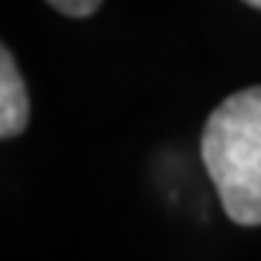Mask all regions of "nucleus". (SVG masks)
Returning a JSON list of instances; mask_svg holds the SVG:
<instances>
[{
  "label": "nucleus",
  "mask_w": 261,
  "mask_h": 261,
  "mask_svg": "<svg viewBox=\"0 0 261 261\" xmlns=\"http://www.w3.org/2000/svg\"><path fill=\"white\" fill-rule=\"evenodd\" d=\"M200 160L226 218L261 226V84L226 96L209 113Z\"/></svg>",
  "instance_id": "1"
},
{
  "label": "nucleus",
  "mask_w": 261,
  "mask_h": 261,
  "mask_svg": "<svg viewBox=\"0 0 261 261\" xmlns=\"http://www.w3.org/2000/svg\"><path fill=\"white\" fill-rule=\"evenodd\" d=\"M32 116V105H29V90L27 82L20 75L12 49H0V137L3 140H15L20 137L29 125Z\"/></svg>",
  "instance_id": "2"
},
{
  "label": "nucleus",
  "mask_w": 261,
  "mask_h": 261,
  "mask_svg": "<svg viewBox=\"0 0 261 261\" xmlns=\"http://www.w3.org/2000/svg\"><path fill=\"white\" fill-rule=\"evenodd\" d=\"M47 3L67 18H90L102 6V0H47Z\"/></svg>",
  "instance_id": "3"
},
{
  "label": "nucleus",
  "mask_w": 261,
  "mask_h": 261,
  "mask_svg": "<svg viewBox=\"0 0 261 261\" xmlns=\"http://www.w3.org/2000/svg\"><path fill=\"white\" fill-rule=\"evenodd\" d=\"M247 6H252V9H261V0H244Z\"/></svg>",
  "instance_id": "4"
}]
</instances>
